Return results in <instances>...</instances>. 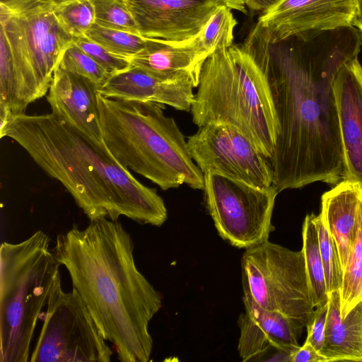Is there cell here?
Segmentation results:
<instances>
[{"label": "cell", "instance_id": "cell-9", "mask_svg": "<svg viewBox=\"0 0 362 362\" xmlns=\"http://www.w3.org/2000/svg\"><path fill=\"white\" fill-rule=\"evenodd\" d=\"M31 362H109L113 354L78 292L62 289L61 277L49 294Z\"/></svg>", "mask_w": 362, "mask_h": 362}, {"label": "cell", "instance_id": "cell-23", "mask_svg": "<svg viewBox=\"0 0 362 362\" xmlns=\"http://www.w3.org/2000/svg\"><path fill=\"white\" fill-rule=\"evenodd\" d=\"M229 7L221 4L194 37L197 46L209 56L233 45L237 21Z\"/></svg>", "mask_w": 362, "mask_h": 362}, {"label": "cell", "instance_id": "cell-16", "mask_svg": "<svg viewBox=\"0 0 362 362\" xmlns=\"http://www.w3.org/2000/svg\"><path fill=\"white\" fill-rule=\"evenodd\" d=\"M334 90L343 147V180L362 187V66L358 57L339 70Z\"/></svg>", "mask_w": 362, "mask_h": 362}, {"label": "cell", "instance_id": "cell-21", "mask_svg": "<svg viewBox=\"0 0 362 362\" xmlns=\"http://www.w3.org/2000/svg\"><path fill=\"white\" fill-rule=\"evenodd\" d=\"M302 238V251L309 280L311 299L314 308H317L328 303V293L314 214L305 216L303 224Z\"/></svg>", "mask_w": 362, "mask_h": 362}, {"label": "cell", "instance_id": "cell-26", "mask_svg": "<svg viewBox=\"0 0 362 362\" xmlns=\"http://www.w3.org/2000/svg\"><path fill=\"white\" fill-rule=\"evenodd\" d=\"M319 247L325 271L328 294L339 291L343 280V269L336 243L326 228L321 216L315 215Z\"/></svg>", "mask_w": 362, "mask_h": 362}, {"label": "cell", "instance_id": "cell-4", "mask_svg": "<svg viewBox=\"0 0 362 362\" xmlns=\"http://www.w3.org/2000/svg\"><path fill=\"white\" fill-rule=\"evenodd\" d=\"M97 98L103 141L122 166L163 190L183 184L204 189V174L174 118L164 114L165 105L99 93Z\"/></svg>", "mask_w": 362, "mask_h": 362}, {"label": "cell", "instance_id": "cell-11", "mask_svg": "<svg viewBox=\"0 0 362 362\" xmlns=\"http://www.w3.org/2000/svg\"><path fill=\"white\" fill-rule=\"evenodd\" d=\"M187 141L203 174L216 173L261 188L273 185L271 160L238 128L209 123L199 127Z\"/></svg>", "mask_w": 362, "mask_h": 362}, {"label": "cell", "instance_id": "cell-7", "mask_svg": "<svg viewBox=\"0 0 362 362\" xmlns=\"http://www.w3.org/2000/svg\"><path fill=\"white\" fill-rule=\"evenodd\" d=\"M55 1H0V30L16 69L11 115L25 113L28 105L48 93L62 56L74 41L56 18Z\"/></svg>", "mask_w": 362, "mask_h": 362}, {"label": "cell", "instance_id": "cell-31", "mask_svg": "<svg viewBox=\"0 0 362 362\" xmlns=\"http://www.w3.org/2000/svg\"><path fill=\"white\" fill-rule=\"evenodd\" d=\"M289 362H328L327 359L308 342L289 355Z\"/></svg>", "mask_w": 362, "mask_h": 362}, {"label": "cell", "instance_id": "cell-17", "mask_svg": "<svg viewBox=\"0 0 362 362\" xmlns=\"http://www.w3.org/2000/svg\"><path fill=\"white\" fill-rule=\"evenodd\" d=\"M189 78L163 79L131 66L111 74L98 86L101 95L122 100L151 101L169 105L177 110L190 112L194 99Z\"/></svg>", "mask_w": 362, "mask_h": 362}, {"label": "cell", "instance_id": "cell-15", "mask_svg": "<svg viewBox=\"0 0 362 362\" xmlns=\"http://www.w3.org/2000/svg\"><path fill=\"white\" fill-rule=\"evenodd\" d=\"M98 86L90 80L58 66L47 100L54 115L94 146L105 148L100 124Z\"/></svg>", "mask_w": 362, "mask_h": 362}, {"label": "cell", "instance_id": "cell-22", "mask_svg": "<svg viewBox=\"0 0 362 362\" xmlns=\"http://www.w3.org/2000/svg\"><path fill=\"white\" fill-rule=\"evenodd\" d=\"M339 293L340 313L343 318L362 301V201L356 233L343 269Z\"/></svg>", "mask_w": 362, "mask_h": 362}, {"label": "cell", "instance_id": "cell-8", "mask_svg": "<svg viewBox=\"0 0 362 362\" xmlns=\"http://www.w3.org/2000/svg\"><path fill=\"white\" fill-rule=\"evenodd\" d=\"M241 272L243 292L262 308L281 313L305 328L312 322L315 308L302 250L267 240L245 250Z\"/></svg>", "mask_w": 362, "mask_h": 362}, {"label": "cell", "instance_id": "cell-13", "mask_svg": "<svg viewBox=\"0 0 362 362\" xmlns=\"http://www.w3.org/2000/svg\"><path fill=\"white\" fill-rule=\"evenodd\" d=\"M355 0H279L262 12L257 25L272 44L310 30L352 26Z\"/></svg>", "mask_w": 362, "mask_h": 362}, {"label": "cell", "instance_id": "cell-10", "mask_svg": "<svg viewBox=\"0 0 362 362\" xmlns=\"http://www.w3.org/2000/svg\"><path fill=\"white\" fill-rule=\"evenodd\" d=\"M206 206L219 235L247 249L269 240L279 191L261 188L212 173H204Z\"/></svg>", "mask_w": 362, "mask_h": 362}, {"label": "cell", "instance_id": "cell-28", "mask_svg": "<svg viewBox=\"0 0 362 362\" xmlns=\"http://www.w3.org/2000/svg\"><path fill=\"white\" fill-rule=\"evenodd\" d=\"M64 70L103 84L110 76L100 64L73 42L65 49L59 65Z\"/></svg>", "mask_w": 362, "mask_h": 362}, {"label": "cell", "instance_id": "cell-32", "mask_svg": "<svg viewBox=\"0 0 362 362\" xmlns=\"http://www.w3.org/2000/svg\"><path fill=\"white\" fill-rule=\"evenodd\" d=\"M278 1L279 0H245V4L246 7L250 10L260 12L261 13Z\"/></svg>", "mask_w": 362, "mask_h": 362}, {"label": "cell", "instance_id": "cell-6", "mask_svg": "<svg viewBox=\"0 0 362 362\" xmlns=\"http://www.w3.org/2000/svg\"><path fill=\"white\" fill-rule=\"evenodd\" d=\"M49 236L37 230L0 248V361L27 362L40 313L60 277Z\"/></svg>", "mask_w": 362, "mask_h": 362}, {"label": "cell", "instance_id": "cell-12", "mask_svg": "<svg viewBox=\"0 0 362 362\" xmlns=\"http://www.w3.org/2000/svg\"><path fill=\"white\" fill-rule=\"evenodd\" d=\"M245 313L238 324L240 331L238 352L243 361H288L300 347L298 339L305 327L294 319L262 308L243 292Z\"/></svg>", "mask_w": 362, "mask_h": 362}, {"label": "cell", "instance_id": "cell-27", "mask_svg": "<svg viewBox=\"0 0 362 362\" xmlns=\"http://www.w3.org/2000/svg\"><path fill=\"white\" fill-rule=\"evenodd\" d=\"M95 23L105 28L139 33L126 0H91Z\"/></svg>", "mask_w": 362, "mask_h": 362}, {"label": "cell", "instance_id": "cell-20", "mask_svg": "<svg viewBox=\"0 0 362 362\" xmlns=\"http://www.w3.org/2000/svg\"><path fill=\"white\" fill-rule=\"evenodd\" d=\"M320 353L328 362H362V301L341 318L339 291L328 294L325 341Z\"/></svg>", "mask_w": 362, "mask_h": 362}, {"label": "cell", "instance_id": "cell-2", "mask_svg": "<svg viewBox=\"0 0 362 362\" xmlns=\"http://www.w3.org/2000/svg\"><path fill=\"white\" fill-rule=\"evenodd\" d=\"M134 249L123 226L103 218L59 234L54 253L117 358L147 362L153 349L149 323L162 296L139 270Z\"/></svg>", "mask_w": 362, "mask_h": 362}, {"label": "cell", "instance_id": "cell-19", "mask_svg": "<svg viewBox=\"0 0 362 362\" xmlns=\"http://www.w3.org/2000/svg\"><path fill=\"white\" fill-rule=\"evenodd\" d=\"M361 201V185L349 180H342L321 197L320 216L336 243L342 269L356 233Z\"/></svg>", "mask_w": 362, "mask_h": 362}, {"label": "cell", "instance_id": "cell-18", "mask_svg": "<svg viewBox=\"0 0 362 362\" xmlns=\"http://www.w3.org/2000/svg\"><path fill=\"white\" fill-rule=\"evenodd\" d=\"M194 37L180 42L146 38L144 48L129 58L131 65L160 78H189L197 88L209 55L197 46Z\"/></svg>", "mask_w": 362, "mask_h": 362}, {"label": "cell", "instance_id": "cell-14", "mask_svg": "<svg viewBox=\"0 0 362 362\" xmlns=\"http://www.w3.org/2000/svg\"><path fill=\"white\" fill-rule=\"evenodd\" d=\"M139 35L180 42L195 37L220 0H126Z\"/></svg>", "mask_w": 362, "mask_h": 362}, {"label": "cell", "instance_id": "cell-33", "mask_svg": "<svg viewBox=\"0 0 362 362\" xmlns=\"http://www.w3.org/2000/svg\"><path fill=\"white\" fill-rule=\"evenodd\" d=\"M356 1V9L352 21V26L356 28L362 34V0Z\"/></svg>", "mask_w": 362, "mask_h": 362}, {"label": "cell", "instance_id": "cell-25", "mask_svg": "<svg viewBox=\"0 0 362 362\" xmlns=\"http://www.w3.org/2000/svg\"><path fill=\"white\" fill-rule=\"evenodd\" d=\"M85 37L117 55L130 58L141 50L146 38L138 33L100 26L95 23Z\"/></svg>", "mask_w": 362, "mask_h": 362}, {"label": "cell", "instance_id": "cell-34", "mask_svg": "<svg viewBox=\"0 0 362 362\" xmlns=\"http://www.w3.org/2000/svg\"><path fill=\"white\" fill-rule=\"evenodd\" d=\"M221 3L232 10H236L242 13H246L245 0H220Z\"/></svg>", "mask_w": 362, "mask_h": 362}, {"label": "cell", "instance_id": "cell-24", "mask_svg": "<svg viewBox=\"0 0 362 362\" xmlns=\"http://www.w3.org/2000/svg\"><path fill=\"white\" fill-rule=\"evenodd\" d=\"M54 13L62 28L74 39L85 36L95 23L91 0H56Z\"/></svg>", "mask_w": 362, "mask_h": 362}, {"label": "cell", "instance_id": "cell-29", "mask_svg": "<svg viewBox=\"0 0 362 362\" xmlns=\"http://www.w3.org/2000/svg\"><path fill=\"white\" fill-rule=\"evenodd\" d=\"M74 43L110 75L127 69L132 66L129 58L112 53L85 36L74 38Z\"/></svg>", "mask_w": 362, "mask_h": 362}, {"label": "cell", "instance_id": "cell-3", "mask_svg": "<svg viewBox=\"0 0 362 362\" xmlns=\"http://www.w3.org/2000/svg\"><path fill=\"white\" fill-rule=\"evenodd\" d=\"M0 136L16 141L49 176L60 182L91 221L126 216L160 226L168 218L163 199L110 153L86 140L52 113L11 115Z\"/></svg>", "mask_w": 362, "mask_h": 362}, {"label": "cell", "instance_id": "cell-30", "mask_svg": "<svg viewBox=\"0 0 362 362\" xmlns=\"http://www.w3.org/2000/svg\"><path fill=\"white\" fill-rule=\"evenodd\" d=\"M327 313L328 303L315 308L314 317L306 327L308 335L305 342L311 344L319 352L324 344Z\"/></svg>", "mask_w": 362, "mask_h": 362}, {"label": "cell", "instance_id": "cell-1", "mask_svg": "<svg viewBox=\"0 0 362 362\" xmlns=\"http://www.w3.org/2000/svg\"><path fill=\"white\" fill-rule=\"evenodd\" d=\"M243 45L265 76L278 124L273 185L280 192L338 184L344 155L334 83L341 67L358 57L361 32L310 30L272 44L256 24Z\"/></svg>", "mask_w": 362, "mask_h": 362}, {"label": "cell", "instance_id": "cell-5", "mask_svg": "<svg viewBox=\"0 0 362 362\" xmlns=\"http://www.w3.org/2000/svg\"><path fill=\"white\" fill-rule=\"evenodd\" d=\"M199 127L233 126L270 160L278 124L265 76L243 45L216 50L205 61L190 110Z\"/></svg>", "mask_w": 362, "mask_h": 362}]
</instances>
